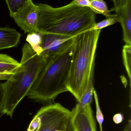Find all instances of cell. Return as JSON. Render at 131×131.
Returning <instances> with one entry per match:
<instances>
[{"mask_svg": "<svg viewBox=\"0 0 131 131\" xmlns=\"http://www.w3.org/2000/svg\"><path fill=\"white\" fill-rule=\"evenodd\" d=\"M39 9L38 32L73 37L91 30L96 24L95 14L88 7H81L73 2L54 8L46 4L38 5Z\"/></svg>", "mask_w": 131, "mask_h": 131, "instance_id": "obj_1", "label": "cell"}, {"mask_svg": "<svg viewBox=\"0 0 131 131\" xmlns=\"http://www.w3.org/2000/svg\"><path fill=\"white\" fill-rule=\"evenodd\" d=\"M124 117L121 113L116 114L113 117V121L116 124H119L121 123L124 121Z\"/></svg>", "mask_w": 131, "mask_h": 131, "instance_id": "obj_21", "label": "cell"}, {"mask_svg": "<svg viewBox=\"0 0 131 131\" xmlns=\"http://www.w3.org/2000/svg\"><path fill=\"white\" fill-rule=\"evenodd\" d=\"M27 131H72L71 111L59 103L44 106L35 115Z\"/></svg>", "mask_w": 131, "mask_h": 131, "instance_id": "obj_5", "label": "cell"}, {"mask_svg": "<svg viewBox=\"0 0 131 131\" xmlns=\"http://www.w3.org/2000/svg\"><path fill=\"white\" fill-rule=\"evenodd\" d=\"M110 1H112V2H113V1H114V0H110Z\"/></svg>", "mask_w": 131, "mask_h": 131, "instance_id": "obj_24", "label": "cell"}, {"mask_svg": "<svg viewBox=\"0 0 131 131\" xmlns=\"http://www.w3.org/2000/svg\"><path fill=\"white\" fill-rule=\"evenodd\" d=\"M28 0H5L10 12V15L12 17L27 2Z\"/></svg>", "mask_w": 131, "mask_h": 131, "instance_id": "obj_16", "label": "cell"}, {"mask_svg": "<svg viewBox=\"0 0 131 131\" xmlns=\"http://www.w3.org/2000/svg\"><path fill=\"white\" fill-rule=\"evenodd\" d=\"M123 62L129 78L130 86L131 79V45L125 44L122 50Z\"/></svg>", "mask_w": 131, "mask_h": 131, "instance_id": "obj_15", "label": "cell"}, {"mask_svg": "<svg viewBox=\"0 0 131 131\" xmlns=\"http://www.w3.org/2000/svg\"><path fill=\"white\" fill-rule=\"evenodd\" d=\"M72 2L75 4L80 7H90V0H73Z\"/></svg>", "mask_w": 131, "mask_h": 131, "instance_id": "obj_20", "label": "cell"}, {"mask_svg": "<svg viewBox=\"0 0 131 131\" xmlns=\"http://www.w3.org/2000/svg\"><path fill=\"white\" fill-rule=\"evenodd\" d=\"M95 65V63L92 66L90 78L84 92L75 107L71 111V122L86 106L91 105L95 89L94 88Z\"/></svg>", "mask_w": 131, "mask_h": 131, "instance_id": "obj_10", "label": "cell"}, {"mask_svg": "<svg viewBox=\"0 0 131 131\" xmlns=\"http://www.w3.org/2000/svg\"><path fill=\"white\" fill-rule=\"evenodd\" d=\"M20 65L18 62L9 55L0 54V80H7Z\"/></svg>", "mask_w": 131, "mask_h": 131, "instance_id": "obj_12", "label": "cell"}, {"mask_svg": "<svg viewBox=\"0 0 131 131\" xmlns=\"http://www.w3.org/2000/svg\"><path fill=\"white\" fill-rule=\"evenodd\" d=\"M26 41L35 53L38 54H42V35L38 32L28 34L27 35Z\"/></svg>", "mask_w": 131, "mask_h": 131, "instance_id": "obj_13", "label": "cell"}, {"mask_svg": "<svg viewBox=\"0 0 131 131\" xmlns=\"http://www.w3.org/2000/svg\"><path fill=\"white\" fill-rule=\"evenodd\" d=\"M74 37L54 34L42 35V54L49 57L62 53L72 45Z\"/></svg>", "mask_w": 131, "mask_h": 131, "instance_id": "obj_7", "label": "cell"}, {"mask_svg": "<svg viewBox=\"0 0 131 131\" xmlns=\"http://www.w3.org/2000/svg\"><path fill=\"white\" fill-rule=\"evenodd\" d=\"M39 9L32 0L27 2L13 17L15 23L25 33L38 32Z\"/></svg>", "mask_w": 131, "mask_h": 131, "instance_id": "obj_6", "label": "cell"}, {"mask_svg": "<svg viewBox=\"0 0 131 131\" xmlns=\"http://www.w3.org/2000/svg\"><path fill=\"white\" fill-rule=\"evenodd\" d=\"M123 131H131V115H130V118L127 124L126 125Z\"/></svg>", "mask_w": 131, "mask_h": 131, "instance_id": "obj_23", "label": "cell"}, {"mask_svg": "<svg viewBox=\"0 0 131 131\" xmlns=\"http://www.w3.org/2000/svg\"><path fill=\"white\" fill-rule=\"evenodd\" d=\"M48 58L42 54L35 53L29 44L24 45L20 65L11 78L3 84L4 97L1 114L12 118L15 109L27 96Z\"/></svg>", "mask_w": 131, "mask_h": 131, "instance_id": "obj_2", "label": "cell"}, {"mask_svg": "<svg viewBox=\"0 0 131 131\" xmlns=\"http://www.w3.org/2000/svg\"><path fill=\"white\" fill-rule=\"evenodd\" d=\"M21 37V34L15 29L0 27V50L16 47Z\"/></svg>", "mask_w": 131, "mask_h": 131, "instance_id": "obj_11", "label": "cell"}, {"mask_svg": "<svg viewBox=\"0 0 131 131\" xmlns=\"http://www.w3.org/2000/svg\"><path fill=\"white\" fill-rule=\"evenodd\" d=\"M89 8L95 14H101L106 18L111 16L110 11L108 10L106 2L103 0H90Z\"/></svg>", "mask_w": 131, "mask_h": 131, "instance_id": "obj_14", "label": "cell"}, {"mask_svg": "<svg viewBox=\"0 0 131 131\" xmlns=\"http://www.w3.org/2000/svg\"><path fill=\"white\" fill-rule=\"evenodd\" d=\"M93 95L94 97L95 105H96V118H97L98 122L99 124L100 131H103L102 125H103V122L104 120V115L102 114L100 105H99V100H98L97 94V92L95 89L94 91Z\"/></svg>", "mask_w": 131, "mask_h": 131, "instance_id": "obj_18", "label": "cell"}, {"mask_svg": "<svg viewBox=\"0 0 131 131\" xmlns=\"http://www.w3.org/2000/svg\"><path fill=\"white\" fill-rule=\"evenodd\" d=\"M72 131H97L90 105H87L71 122Z\"/></svg>", "mask_w": 131, "mask_h": 131, "instance_id": "obj_8", "label": "cell"}, {"mask_svg": "<svg viewBox=\"0 0 131 131\" xmlns=\"http://www.w3.org/2000/svg\"><path fill=\"white\" fill-rule=\"evenodd\" d=\"M101 30H90L74 37L68 89L80 100L87 88Z\"/></svg>", "mask_w": 131, "mask_h": 131, "instance_id": "obj_4", "label": "cell"}, {"mask_svg": "<svg viewBox=\"0 0 131 131\" xmlns=\"http://www.w3.org/2000/svg\"><path fill=\"white\" fill-rule=\"evenodd\" d=\"M115 11L122 27L123 40L125 44L131 45V0L124 7Z\"/></svg>", "mask_w": 131, "mask_h": 131, "instance_id": "obj_9", "label": "cell"}, {"mask_svg": "<svg viewBox=\"0 0 131 131\" xmlns=\"http://www.w3.org/2000/svg\"><path fill=\"white\" fill-rule=\"evenodd\" d=\"M72 45L62 53L48 57L28 97L38 102L51 103L61 93L68 91Z\"/></svg>", "mask_w": 131, "mask_h": 131, "instance_id": "obj_3", "label": "cell"}, {"mask_svg": "<svg viewBox=\"0 0 131 131\" xmlns=\"http://www.w3.org/2000/svg\"><path fill=\"white\" fill-rule=\"evenodd\" d=\"M129 0H114V10H115L117 9L122 8L125 6L127 4Z\"/></svg>", "mask_w": 131, "mask_h": 131, "instance_id": "obj_19", "label": "cell"}, {"mask_svg": "<svg viewBox=\"0 0 131 131\" xmlns=\"http://www.w3.org/2000/svg\"><path fill=\"white\" fill-rule=\"evenodd\" d=\"M119 22V20L116 14L112 15L109 17L100 22L96 23L94 27L91 30H102L108 26H110Z\"/></svg>", "mask_w": 131, "mask_h": 131, "instance_id": "obj_17", "label": "cell"}, {"mask_svg": "<svg viewBox=\"0 0 131 131\" xmlns=\"http://www.w3.org/2000/svg\"><path fill=\"white\" fill-rule=\"evenodd\" d=\"M3 83L0 82V117L2 111V104H3V97H4V89H3Z\"/></svg>", "mask_w": 131, "mask_h": 131, "instance_id": "obj_22", "label": "cell"}]
</instances>
